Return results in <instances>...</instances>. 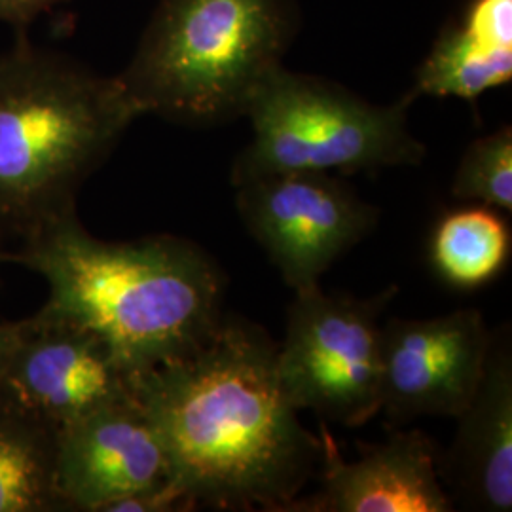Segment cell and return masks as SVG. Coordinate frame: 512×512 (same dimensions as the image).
Here are the masks:
<instances>
[{
    "label": "cell",
    "mask_w": 512,
    "mask_h": 512,
    "mask_svg": "<svg viewBox=\"0 0 512 512\" xmlns=\"http://www.w3.org/2000/svg\"><path fill=\"white\" fill-rule=\"evenodd\" d=\"M275 351L266 329L224 315L198 348L135 376L192 511L283 512L319 471L323 442L283 397Z\"/></svg>",
    "instance_id": "1"
},
{
    "label": "cell",
    "mask_w": 512,
    "mask_h": 512,
    "mask_svg": "<svg viewBox=\"0 0 512 512\" xmlns=\"http://www.w3.org/2000/svg\"><path fill=\"white\" fill-rule=\"evenodd\" d=\"M0 262L40 275L50 289L44 308L99 334L133 376L198 348L224 317L219 262L179 236L105 241L73 213Z\"/></svg>",
    "instance_id": "2"
},
{
    "label": "cell",
    "mask_w": 512,
    "mask_h": 512,
    "mask_svg": "<svg viewBox=\"0 0 512 512\" xmlns=\"http://www.w3.org/2000/svg\"><path fill=\"white\" fill-rule=\"evenodd\" d=\"M141 112L101 76L21 40L0 55V255L63 217Z\"/></svg>",
    "instance_id": "3"
},
{
    "label": "cell",
    "mask_w": 512,
    "mask_h": 512,
    "mask_svg": "<svg viewBox=\"0 0 512 512\" xmlns=\"http://www.w3.org/2000/svg\"><path fill=\"white\" fill-rule=\"evenodd\" d=\"M296 27L294 0H160L118 80L141 116L220 126L245 114Z\"/></svg>",
    "instance_id": "4"
},
{
    "label": "cell",
    "mask_w": 512,
    "mask_h": 512,
    "mask_svg": "<svg viewBox=\"0 0 512 512\" xmlns=\"http://www.w3.org/2000/svg\"><path fill=\"white\" fill-rule=\"evenodd\" d=\"M416 97L410 92L391 105H374L279 63L260 78L245 107L253 139L232 165V184L281 173L353 175L421 164L425 147L408 129Z\"/></svg>",
    "instance_id": "5"
},
{
    "label": "cell",
    "mask_w": 512,
    "mask_h": 512,
    "mask_svg": "<svg viewBox=\"0 0 512 512\" xmlns=\"http://www.w3.org/2000/svg\"><path fill=\"white\" fill-rule=\"evenodd\" d=\"M397 293V285L370 298L321 287L294 293L275 372L296 412L349 429L380 414V317Z\"/></svg>",
    "instance_id": "6"
},
{
    "label": "cell",
    "mask_w": 512,
    "mask_h": 512,
    "mask_svg": "<svg viewBox=\"0 0 512 512\" xmlns=\"http://www.w3.org/2000/svg\"><path fill=\"white\" fill-rule=\"evenodd\" d=\"M236 188V209L283 281L302 293L372 234L380 209L329 173H281Z\"/></svg>",
    "instance_id": "7"
},
{
    "label": "cell",
    "mask_w": 512,
    "mask_h": 512,
    "mask_svg": "<svg viewBox=\"0 0 512 512\" xmlns=\"http://www.w3.org/2000/svg\"><path fill=\"white\" fill-rule=\"evenodd\" d=\"M490 342L478 310L382 323L380 414L391 427L458 418L480 384Z\"/></svg>",
    "instance_id": "8"
},
{
    "label": "cell",
    "mask_w": 512,
    "mask_h": 512,
    "mask_svg": "<svg viewBox=\"0 0 512 512\" xmlns=\"http://www.w3.org/2000/svg\"><path fill=\"white\" fill-rule=\"evenodd\" d=\"M55 488L63 512H114L145 495L173 497L192 511L173 486L162 437L135 395L59 429Z\"/></svg>",
    "instance_id": "9"
},
{
    "label": "cell",
    "mask_w": 512,
    "mask_h": 512,
    "mask_svg": "<svg viewBox=\"0 0 512 512\" xmlns=\"http://www.w3.org/2000/svg\"><path fill=\"white\" fill-rule=\"evenodd\" d=\"M133 380L99 334L42 306L29 317L0 384V399L61 429L131 399Z\"/></svg>",
    "instance_id": "10"
},
{
    "label": "cell",
    "mask_w": 512,
    "mask_h": 512,
    "mask_svg": "<svg viewBox=\"0 0 512 512\" xmlns=\"http://www.w3.org/2000/svg\"><path fill=\"white\" fill-rule=\"evenodd\" d=\"M321 484L283 512H452L439 476L437 442L418 429L393 427L376 444L359 442V458L346 461L321 423Z\"/></svg>",
    "instance_id": "11"
},
{
    "label": "cell",
    "mask_w": 512,
    "mask_h": 512,
    "mask_svg": "<svg viewBox=\"0 0 512 512\" xmlns=\"http://www.w3.org/2000/svg\"><path fill=\"white\" fill-rule=\"evenodd\" d=\"M450 448L440 454L439 476L456 509H512V334L492 330L484 374L459 414Z\"/></svg>",
    "instance_id": "12"
},
{
    "label": "cell",
    "mask_w": 512,
    "mask_h": 512,
    "mask_svg": "<svg viewBox=\"0 0 512 512\" xmlns=\"http://www.w3.org/2000/svg\"><path fill=\"white\" fill-rule=\"evenodd\" d=\"M57 433L0 399V512H63L55 488Z\"/></svg>",
    "instance_id": "13"
},
{
    "label": "cell",
    "mask_w": 512,
    "mask_h": 512,
    "mask_svg": "<svg viewBox=\"0 0 512 512\" xmlns=\"http://www.w3.org/2000/svg\"><path fill=\"white\" fill-rule=\"evenodd\" d=\"M511 247V228L503 213L469 203L442 215L431 236L429 258L442 281L473 291L503 274Z\"/></svg>",
    "instance_id": "14"
},
{
    "label": "cell",
    "mask_w": 512,
    "mask_h": 512,
    "mask_svg": "<svg viewBox=\"0 0 512 512\" xmlns=\"http://www.w3.org/2000/svg\"><path fill=\"white\" fill-rule=\"evenodd\" d=\"M512 78V50L478 42L461 25L446 29L416 74V95L458 97L476 103Z\"/></svg>",
    "instance_id": "15"
},
{
    "label": "cell",
    "mask_w": 512,
    "mask_h": 512,
    "mask_svg": "<svg viewBox=\"0 0 512 512\" xmlns=\"http://www.w3.org/2000/svg\"><path fill=\"white\" fill-rule=\"evenodd\" d=\"M452 196L459 202L494 207L511 217V126H501L467 147L452 181Z\"/></svg>",
    "instance_id": "16"
},
{
    "label": "cell",
    "mask_w": 512,
    "mask_h": 512,
    "mask_svg": "<svg viewBox=\"0 0 512 512\" xmlns=\"http://www.w3.org/2000/svg\"><path fill=\"white\" fill-rule=\"evenodd\" d=\"M459 25L484 46L512 50V0H473Z\"/></svg>",
    "instance_id": "17"
},
{
    "label": "cell",
    "mask_w": 512,
    "mask_h": 512,
    "mask_svg": "<svg viewBox=\"0 0 512 512\" xmlns=\"http://www.w3.org/2000/svg\"><path fill=\"white\" fill-rule=\"evenodd\" d=\"M63 2L67 0H0V21L14 25L29 23Z\"/></svg>",
    "instance_id": "18"
},
{
    "label": "cell",
    "mask_w": 512,
    "mask_h": 512,
    "mask_svg": "<svg viewBox=\"0 0 512 512\" xmlns=\"http://www.w3.org/2000/svg\"><path fill=\"white\" fill-rule=\"evenodd\" d=\"M27 327H29V317L21 321L0 323V384L4 380V374L8 370L16 349L27 332Z\"/></svg>",
    "instance_id": "19"
}]
</instances>
